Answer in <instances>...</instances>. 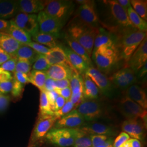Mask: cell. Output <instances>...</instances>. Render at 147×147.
Wrapping results in <instances>:
<instances>
[{
  "label": "cell",
  "mask_w": 147,
  "mask_h": 147,
  "mask_svg": "<svg viewBox=\"0 0 147 147\" xmlns=\"http://www.w3.org/2000/svg\"><path fill=\"white\" fill-rule=\"evenodd\" d=\"M146 37H147L146 32L136 29L130 30L121 33L118 45H117L120 58L127 63Z\"/></svg>",
  "instance_id": "6da1fadb"
},
{
  "label": "cell",
  "mask_w": 147,
  "mask_h": 147,
  "mask_svg": "<svg viewBox=\"0 0 147 147\" xmlns=\"http://www.w3.org/2000/svg\"><path fill=\"white\" fill-rule=\"evenodd\" d=\"M99 33L97 27L79 24H71L67 33L84 48L91 57L95 38Z\"/></svg>",
  "instance_id": "7a4b0ae2"
},
{
  "label": "cell",
  "mask_w": 147,
  "mask_h": 147,
  "mask_svg": "<svg viewBox=\"0 0 147 147\" xmlns=\"http://www.w3.org/2000/svg\"><path fill=\"white\" fill-rule=\"evenodd\" d=\"M92 53L95 63L100 71L110 70L120 58L117 45L101 47L93 51Z\"/></svg>",
  "instance_id": "3957f363"
},
{
  "label": "cell",
  "mask_w": 147,
  "mask_h": 147,
  "mask_svg": "<svg viewBox=\"0 0 147 147\" xmlns=\"http://www.w3.org/2000/svg\"><path fill=\"white\" fill-rule=\"evenodd\" d=\"M73 21L72 24L96 27L99 19L95 9L94 2L87 1L85 3L80 5Z\"/></svg>",
  "instance_id": "277c9868"
},
{
  "label": "cell",
  "mask_w": 147,
  "mask_h": 147,
  "mask_svg": "<svg viewBox=\"0 0 147 147\" xmlns=\"http://www.w3.org/2000/svg\"><path fill=\"white\" fill-rule=\"evenodd\" d=\"M73 3L70 1L51 0L45 1L43 11L48 16L63 22L71 13Z\"/></svg>",
  "instance_id": "5b68a950"
},
{
  "label": "cell",
  "mask_w": 147,
  "mask_h": 147,
  "mask_svg": "<svg viewBox=\"0 0 147 147\" xmlns=\"http://www.w3.org/2000/svg\"><path fill=\"white\" fill-rule=\"evenodd\" d=\"M119 107L126 119H141L147 125V110L127 96L125 95L121 99Z\"/></svg>",
  "instance_id": "8992f818"
},
{
  "label": "cell",
  "mask_w": 147,
  "mask_h": 147,
  "mask_svg": "<svg viewBox=\"0 0 147 147\" xmlns=\"http://www.w3.org/2000/svg\"><path fill=\"white\" fill-rule=\"evenodd\" d=\"M45 138L57 147H72L74 142V129L53 127L47 132Z\"/></svg>",
  "instance_id": "52a82bcc"
},
{
  "label": "cell",
  "mask_w": 147,
  "mask_h": 147,
  "mask_svg": "<svg viewBox=\"0 0 147 147\" xmlns=\"http://www.w3.org/2000/svg\"><path fill=\"white\" fill-rule=\"evenodd\" d=\"M57 120L58 118L55 115H39L32 133L30 144L34 145L45 138Z\"/></svg>",
  "instance_id": "ba28073f"
},
{
  "label": "cell",
  "mask_w": 147,
  "mask_h": 147,
  "mask_svg": "<svg viewBox=\"0 0 147 147\" xmlns=\"http://www.w3.org/2000/svg\"><path fill=\"white\" fill-rule=\"evenodd\" d=\"M107 5L110 13L111 18L116 24L126 31L135 28L128 17L127 11L119 5L116 0H109L104 1Z\"/></svg>",
  "instance_id": "9c48e42d"
},
{
  "label": "cell",
  "mask_w": 147,
  "mask_h": 147,
  "mask_svg": "<svg viewBox=\"0 0 147 147\" xmlns=\"http://www.w3.org/2000/svg\"><path fill=\"white\" fill-rule=\"evenodd\" d=\"M37 21L39 31L59 36V32L63 27V22L48 16L43 11H40L37 15Z\"/></svg>",
  "instance_id": "30bf717a"
},
{
  "label": "cell",
  "mask_w": 147,
  "mask_h": 147,
  "mask_svg": "<svg viewBox=\"0 0 147 147\" xmlns=\"http://www.w3.org/2000/svg\"><path fill=\"white\" fill-rule=\"evenodd\" d=\"M85 121L92 122L102 116L101 105L95 100L84 99L76 109Z\"/></svg>",
  "instance_id": "8fae6325"
},
{
  "label": "cell",
  "mask_w": 147,
  "mask_h": 147,
  "mask_svg": "<svg viewBox=\"0 0 147 147\" xmlns=\"http://www.w3.org/2000/svg\"><path fill=\"white\" fill-rule=\"evenodd\" d=\"M109 79L116 87L127 89L136 82V77L134 70L126 67L116 71Z\"/></svg>",
  "instance_id": "7c38bea8"
},
{
  "label": "cell",
  "mask_w": 147,
  "mask_h": 147,
  "mask_svg": "<svg viewBox=\"0 0 147 147\" xmlns=\"http://www.w3.org/2000/svg\"><path fill=\"white\" fill-rule=\"evenodd\" d=\"M16 26L28 33L31 36L39 31L37 15L18 13L11 20Z\"/></svg>",
  "instance_id": "4fadbf2b"
},
{
  "label": "cell",
  "mask_w": 147,
  "mask_h": 147,
  "mask_svg": "<svg viewBox=\"0 0 147 147\" xmlns=\"http://www.w3.org/2000/svg\"><path fill=\"white\" fill-rule=\"evenodd\" d=\"M147 125L141 119H126L121 124V129L134 139L142 141L145 137Z\"/></svg>",
  "instance_id": "5bb4252c"
},
{
  "label": "cell",
  "mask_w": 147,
  "mask_h": 147,
  "mask_svg": "<svg viewBox=\"0 0 147 147\" xmlns=\"http://www.w3.org/2000/svg\"><path fill=\"white\" fill-rule=\"evenodd\" d=\"M147 39L146 37L127 62V67L130 68L136 73L147 62Z\"/></svg>",
  "instance_id": "9a60e30c"
},
{
  "label": "cell",
  "mask_w": 147,
  "mask_h": 147,
  "mask_svg": "<svg viewBox=\"0 0 147 147\" xmlns=\"http://www.w3.org/2000/svg\"><path fill=\"white\" fill-rule=\"evenodd\" d=\"M84 75L88 76L102 93L109 94L112 90V85L109 78L98 69L89 67Z\"/></svg>",
  "instance_id": "2e32d148"
},
{
  "label": "cell",
  "mask_w": 147,
  "mask_h": 147,
  "mask_svg": "<svg viewBox=\"0 0 147 147\" xmlns=\"http://www.w3.org/2000/svg\"><path fill=\"white\" fill-rule=\"evenodd\" d=\"M85 121L83 117L75 109L58 119L55 123L54 127L76 129L83 126Z\"/></svg>",
  "instance_id": "e0dca14e"
},
{
  "label": "cell",
  "mask_w": 147,
  "mask_h": 147,
  "mask_svg": "<svg viewBox=\"0 0 147 147\" xmlns=\"http://www.w3.org/2000/svg\"><path fill=\"white\" fill-rule=\"evenodd\" d=\"M79 129L89 135H102L111 136L116 134L115 130L112 127L97 122L85 123Z\"/></svg>",
  "instance_id": "ac0fdd59"
},
{
  "label": "cell",
  "mask_w": 147,
  "mask_h": 147,
  "mask_svg": "<svg viewBox=\"0 0 147 147\" xmlns=\"http://www.w3.org/2000/svg\"><path fill=\"white\" fill-rule=\"evenodd\" d=\"M45 57L47 62L50 65L61 64L74 69L69 62L62 47L57 45L55 47L50 49V51L45 55Z\"/></svg>",
  "instance_id": "d6986e66"
},
{
  "label": "cell",
  "mask_w": 147,
  "mask_h": 147,
  "mask_svg": "<svg viewBox=\"0 0 147 147\" xmlns=\"http://www.w3.org/2000/svg\"><path fill=\"white\" fill-rule=\"evenodd\" d=\"M18 13L35 14L43 11L45 1L40 0H20L17 1Z\"/></svg>",
  "instance_id": "ffe728a7"
},
{
  "label": "cell",
  "mask_w": 147,
  "mask_h": 147,
  "mask_svg": "<svg viewBox=\"0 0 147 147\" xmlns=\"http://www.w3.org/2000/svg\"><path fill=\"white\" fill-rule=\"evenodd\" d=\"M74 72L77 71L74 69L61 64L50 65L49 69L45 71L47 78L55 81L66 79L69 80Z\"/></svg>",
  "instance_id": "44dd1931"
},
{
  "label": "cell",
  "mask_w": 147,
  "mask_h": 147,
  "mask_svg": "<svg viewBox=\"0 0 147 147\" xmlns=\"http://www.w3.org/2000/svg\"><path fill=\"white\" fill-rule=\"evenodd\" d=\"M62 47L73 68L80 75L82 76L84 75L86 71L89 67L87 63L78 54L74 53L70 48L64 47Z\"/></svg>",
  "instance_id": "7402d4cb"
},
{
  "label": "cell",
  "mask_w": 147,
  "mask_h": 147,
  "mask_svg": "<svg viewBox=\"0 0 147 147\" xmlns=\"http://www.w3.org/2000/svg\"><path fill=\"white\" fill-rule=\"evenodd\" d=\"M125 96L136 102L143 109H147V94L144 89L137 84H132L128 87L125 92Z\"/></svg>",
  "instance_id": "603a6c76"
},
{
  "label": "cell",
  "mask_w": 147,
  "mask_h": 147,
  "mask_svg": "<svg viewBox=\"0 0 147 147\" xmlns=\"http://www.w3.org/2000/svg\"><path fill=\"white\" fill-rule=\"evenodd\" d=\"M21 45L9 34L0 33V47L11 56L14 55Z\"/></svg>",
  "instance_id": "cb8c5ba5"
},
{
  "label": "cell",
  "mask_w": 147,
  "mask_h": 147,
  "mask_svg": "<svg viewBox=\"0 0 147 147\" xmlns=\"http://www.w3.org/2000/svg\"><path fill=\"white\" fill-rule=\"evenodd\" d=\"M18 13L17 1L0 0V19L13 18Z\"/></svg>",
  "instance_id": "d4e9b609"
},
{
  "label": "cell",
  "mask_w": 147,
  "mask_h": 147,
  "mask_svg": "<svg viewBox=\"0 0 147 147\" xmlns=\"http://www.w3.org/2000/svg\"><path fill=\"white\" fill-rule=\"evenodd\" d=\"M115 45H117L115 42L114 37L110 33L104 28H99V33L95 39L93 51L101 47H112Z\"/></svg>",
  "instance_id": "484cf974"
},
{
  "label": "cell",
  "mask_w": 147,
  "mask_h": 147,
  "mask_svg": "<svg viewBox=\"0 0 147 147\" xmlns=\"http://www.w3.org/2000/svg\"><path fill=\"white\" fill-rule=\"evenodd\" d=\"M82 77L84 81V99L87 100H96L99 96V89L88 76L84 75Z\"/></svg>",
  "instance_id": "4316f807"
},
{
  "label": "cell",
  "mask_w": 147,
  "mask_h": 147,
  "mask_svg": "<svg viewBox=\"0 0 147 147\" xmlns=\"http://www.w3.org/2000/svg\"><path fill=\"white\" fill-rule=\"evenodd\" d=\"M11 22L8 34L11 35L17 42L21 44H26L31 42V36L24 30L16 26L13 22Z\"/></svg>",
  "instance_id": "83f0119b"
},
{
  "label": "cell",
  "mask_w": 147,
  "mask_h": 147,
  "mask_svg": "<svg viewBox=\"0 0 147 147\" xmlns=\"http://www.w3.org/2000/svg\"><path fill=\"white\" fill-rule=\"evenodd\" d=\"M65 40L68 43L69 48H70L74 53L78 54L81 58H82L84 61L88 64L89 67L92 65V59L91 57L87 53L86 50L82 47L79 42H77L73 38L69 36L68 34L65 36Z\"/></svg>",
  "instance_id": "f1b7e54d"
},
{
  "label": "cell",
  "mask_w": 147,
  "mask_h": 147,
  "mask_svg": "<svg viewBox=\"0 0 147 147\" xmlns=\"http://www.w3.org/2000/svg\"><path fill=\"white\" fill-rule=\"evenodd\" d=\"M32 39L36 42L43 45L50 49L57 46L56 39L58 37L51 34L38 31L31 36Z\"/></svg>",
  "instance_id": "f546056e"
},
{
  "label": "cell",
  "mask_w": 147,
  "mask_h": 147,
  "mask_svg": "<svg viewBox=\"0 0 147 147\" xmlns=\"http://www.w3.org/2000/svg\"><path fill=\"white\" fill-rule=\"evenodd\" d=\"M29 82L31 83L40 91H44V87L47 76L45 71L32 70L28 74Z\"/></svg>",
  "instance_id": "4dcf8cb0"
},
{
  "label": "cell",
  "mask_w": 147,
  "mask_h": 147,
  "mask_svg": "<svg viewBox=\"0 0 147 147\" xmlns=\"http://www.w3.org/2000/svg\"><path fill=\"white\" fill-rule=\"evenodd\" d=\"M38 55L39 53L31 47L26 45L22 44L13 56H15L18 59H26L33 64Z\"/></svg>",
  "instance_id": "1f68e13d"
},
{
  "label": "cell",
  "mask_w": 147,
  "mask_h": 147,
  "mask_svg": "<svg viewBox=\"0 0 147 147\" xmlns=\"http://www.w3.org/2000/svg\"><path fill=\"white\" fill-rule=\"evenodd\" d=\"M73 147H93L90 135L79 128L74 129V142Z\"/></svg>",
  "instance_id": "d6a6232c"
},
{
  "label": "cell",
  "mask_w": 147,
  "mask_h": 147,
  "mask_svg": "<svg viewBox=\"0 0 147 147\" xmlns=\"http://www.w3.org/2000/svg\"><path fill=\"white\" fill-rule=\"evenodd\" d=\"M127 13L130 21L135 28L141 31L147 32V21L143 20L133 9L131 6L128 8Z\"/></svg>",
  "instance_id": "836d02e7"
},
{
  "label": "cell",
  "mask_w": 147,
  "mask_h": 147,
  "mask_svg": "<svg viewBox=\"0 0 147 147\" xmlns=\"http://www.w3.org/2000/svg\"><path fill=\"white\" fill-rule=\"evenodd\" d=\"M69 81L71 94H83L84 81L81 75L77 72H74L69 79Z\"/></svg>",
  "instance_id": "e575fe53"
},
{
  "label": "cell",
  "mask_w": 147,
  "mask_h": 147,
  "mask_svg": "<svg viewBox=\"0 0 147 147\" xmlns=\"http://www.w3.org/2000/svg\"><path fill=\"white\" fill-rule=\"evenodd\" d=\"M131 6L137 14L144 21L147 20V1L144 0H131Z\"/></svg>",
  "instance_id": "d590c367"
},
{
  "label": "cell",
  "mask_w": 147,
  "mask_h": 147,
  "mask_svg": "<svg viewBox=\"0 0 147 147\" xmlns=\"http://www.w3.org/2000/svg\"><path fill=\"white\" fill-rule=\"evenodd\" d=\"M39 115H54V112L51 109L47 93L45 91H40Z\"/></svg>",
  "instance_id": "8d00e7d4"
},
{
  "label": "cell",
  "mask_w": 147,
  "mask_h": 147,
  "mask_svg": "<svg viewBox=\"0 0 147 147\" xmlns=\"http://www.w3.org/2000/svg\"><path fill=\"white\" fill-rule=\"evenodd\" d=\"M50 65L47 62L45 55L39 54L33 63L32 68L33 70L46 71L50 68Z\"/></svg>",
  "instance_id": "74e56055"
},
{
  "label": "cell",
  "mask_w": 147,
  "mask_h": 147,
  "mask_svg": "<svg viewBox=\"0 0 147 147\" xmlns=\"http://www.w3.org/2000/svg\"><path fill=\"white\" fill-rule=\"evenodd\" d=\"M32 64L30 61L26 59H18L15 72H21L28 74L31 71Z\"/></svg>",
  "instance_id": "f35d334b"
},
{
  "label": "cell",
  "mask_w": 147,
  "mask_h": 147,
  "mask_svg": "<svg viewBox=\"0 0 147 147\" xmlns=\"http://www.w3.org/2000/svg\"><path fill=\"white\" fill-rule=\"evenodd\" d=\"M92 147H97L105 144L112 139V137L102 135H90Z\"/></svg>",
  "instance_id": "ab89813d"
},
{
  "label": "cell",
  "mask_w": 147,
  "mask_h": 147,
  "mask_svg": "<svg viewBox=\"0 0 147 147\" xmlns=\"http://www.w3.org/2000/svg\"><path fill=\"white\" fill-rule=\"evenodd\" d=\"M73 110H74L73 104L70 101V100H69L66 101L64 105L60 110L54 112V115L56 116L58 119L62 117L67 115Z\"/></svg>",
  "instance_id": "60d3db41"
},
{
  "label": "cell",
  "mask_w": 147,
  "mask_h": 147,
  "mask_svg": "<svg viewBox=\"0 0 147 147\" xmlns=\"http://www.w3.org/2000/svg\"><path fill=\"white\" fill-rule=\"evenodd\" d=\"M18 61V58L12 56L9 59L2 64L0 66V68L7 71H11L14 73L16 71V65Z\"/></svg>",
  "instance_id": "b9f144b4"
},
{
  "label": "cell",
  "mask_w": 147,
  "mask_h": 147,
  "mask_svg": "<svg viewBox=\"0 0 147 147\" xmlns=\"http://www.w3.org/2000/svg\"><path fill=\"white\" fill-rule=\"evenodd\" d=\"M25 45H26L29 47H31L39 54L46 55L50 50V48L47 47L40 44H39L38 42H31L27 43Z\"/></svg>",
  "instance_id": "7bdbcfd3"
},
{
  "label": "cell",
  "mask_w": 147,
  "mask_h": 147,
  "mask_svg": "<svg viewBox=\"0 0 147 147\" xmlns=\"http://www.w3.org/2000/svg\"><path fill=\"white\" fill-rule=\"evenodd\" d=\"M24 90V84H21L16 79L13 78V85L11 90V94L14 98H18L21 96Z\"/></svg>",
  "instance_id": "ee69618b"
},
{
  "label": "cell",
  "mask_w": 147,
  "mask_h": 147,
  "mask_svg": "<svg viewBox=\"0 0 147 147\" xmlns=\"http://www.w3.org/2000/svg\"><path fill=\"white\" fill-rule=\"evenodd\" d=\"M130 138V136L125 132H121L118 136L117 137L113 142V147H121L123 144L127 142Z\"/></svg>",
  "instance_id": "f6af8a7d"
},
{
  "label": "cell",
  "mask_w": 147,
  "mask_h": 147,
  "mask_svg": "<svg viewBox=\"0 0 147 147\" xmlns=\"http://www.w3.org/2000/svg\"><path fill=\"white\" fill-rule=\"evenodd\" d=\"M13 85V78L10 81L0 82V94L6 95L11 92Z\"/></svg>",
  "instance_id": "bcb514c9"
},
{
  "label": "cell",
  "mask_w": 147,
  "mask_h": 147,
  "mask_svg": "<svg viewBox=\"0 0 147 147\" xmlns=\"http://www.w3.org/2000/svg\"><path fill=\"white\" fill-rule=\"evenodd\" d=\"M47 95V99L49 100V104L50 105L51 109L53 112H55V103L56 99L58 98L59 95L55 91H50V92H45Z\"/></svg>",
  "instance_id": "7dc6e473"
},
{
  "label": "cell",
  "mask_w": 147,
  "mask_h": 147,
  "mask_svg": "<svg viewBox=\"0 0 147 147\" xmlns=\"http://www.w3.org/2000/svg\"><path fill=\"white\" fill-rule=\"evenodd\" d=\"M10 102V97L7 95L0 94V113L7 109Z\"/></svg>",
  "instance_id": "c3c4849f"
},
{
  "label": "cell",
  "mask_w": 147,
  "mask_h": 147,
  "mask_svg": "<svg viewBox=\"0 0 147 147\" xmlns=\"http://www.w3.org/2000/svg\"><path fill=\"white\" fill-rule=\"evenodd\" d=\"M59 96L63 97L66 101L70 100L71 95V90L69 87H67L63 89H55L54 90Z\"/></svg>",
  "instance_id": "681fc988"
},
{
  "label": "cell",
  "mask_w": 147,
  "mask_h": 147,
  "mask_svg": "<svg viewBox=\"0 0 147 147\" xmlns=\"http://www.w3.org/2000/svg\"><path fill=\"white\" fill-rule=\"evenodd\" d=\"M16 80L21 83V84H25L30 83L28 74L21 72H14V77Z\"/></svg>",
  "instance_id": "f907efd6"
},
{
  "label": "cell",
  "mask_w": 147,
  "mask_h": 147,
  "mask_svg": "<svg viewBox=\"0 0 147 147\" xmlns=\"http://www.w3.org/2000/svg\"><path fill=\"white\" fill-rule=\"evenodd\" d=\"M84 99L82 93H79L78 94H71L70 100L73 104L74 110L76 109V108L79 106Z\"/></svg>",
  "instance_id": "816d5d0a"
},
{
  "label": "cell",
  "mask_w": 147,
  "mask_h": 147,
  "mask_svg": "<svg viewBox=\"0 0 147 147\" xmlns=\"http://www.w3.org/2000/svg\"><path fill=\"white\" fill-rule=\"evenodd\" d=\"M56 88L55 86V80L47 78L45 81L44 87V91L45 92H50L53 91Z\"/></svg>",
  "instance_id": "f5cc1de1"
},
{
  "label": "cell",
  "mask_w": 147,
  "mask_h": 147,
  "mask_svg": "<svg viewBox=\"0 0 147 147\" xmlns=\"http://www.w3.org/2000/svg\"><path fill=\"white\" fill-rule=\"evenodd\" d=\"M55 89H61L70 87V81L69 79H63L55 81Z\"/></svg>",
  "instance_id": "db71d44e"
},
{
  "label": "cell",
  "mask_w": 147,
  "mask_h": 147,
  "mask_svg": "<svg viewBox=\"0 0 147 147\" xmlns=\"http://www.w3.org/2000/svg\"><path fill=\"white\" fill-rule=\"evenodd\" d=\"M10 72L3 70L0 68V82L10 81L13 79Z\"/></svg>",
  "instance_id": "11a10c76"
},
{
  "label": "cell",
  "mask_w": 147,
  "mask_h": 147,
  "mask_svg": "<svg viewBox=\"0 0 147 147\" xmlns=\"http://www.w3.org/2000/svg\"><path fill=\"white\" fill-rule=\"evenodd\" d=\"M10 25V21L0 19V33H8Z\"/></svg>",
  "instance_id": "9f6ffc18"
},
{
  "label": "cell",
  "mask_w": 147,
  "mask_h": 147,
  "mask_svg": "<svg viewBox=\"0 0 147 147\" xmlns=\"http://www.w3.org/2000/svg\"><path fill=\"white\" fill-rule=\"evenodd\" d=\"M12 56L5 52L0 47V66L5 62L7 61Z\"/></svg>",
  "instance_id": "6f0895ef"
},
{
  "label": "cell",
  "mask_w": 147,
  "mask_h": 147,
  "mask_svg": "<svg viewBox=\"0 0 147 147\" xmlns=\"http://www.w3.org/2000/svg\"><path fill=\"white\" fill-rule=\"evenodd\" d=\"M65 102L66 100H65V99L59 95L55 103V112L60 110L64 105Z\"/></svg>",
  "instance_id": "680465c9"
},
{
  "label": "cell",
  "mask_w": 147,
  "mask_h": 147,
  "mask_svg": "<svg viewBox=\"0 0 147 147\" xmlns=\"http://www.w3.org/2000/svg\"><path fill=\"white\" fill-rule=\"evenodd\" d=\"M117 2L119 5L126 11H127L128 8L131 7L130 1L129 0H118Z\"/></svg>",
  "instance_id": "91938a15"
},
{
  "label": "cell",
  "mask_w": 147,
  "mask_h": 147,
  "mask_svg": "<svg viewBox=\"0 0 147 147\" xmlns=\"http://www.w3.org/2000/svg\"><path fill=\"white\" fill-rule=\"evenodd\" d=\"M128 142H129L130 145L131 147H142L141 143L136 139L131 138L128 140Z\"/></svg>",
  "instance_id": "94428289"
},
{
  "label": "cell",
  "mask_w": 147,
  "mask_h": 147,
  "mask_svg": "<svg viewBox=\"0 0 147 147\" xmlns=\"http://www.w3.org/2000/svg\"><path fill=\"white\" fill-rule=\"evenodd\" d=\"M138 77L140 78H142L143 77L145 76L147 72V62L145 63V64L142 67L141 69L138 71Z\"/></svg>",
  "instance_id": "6125c7cd"
},
{
  "label": "cell",
  "mask_w": 147,
  "mask_h": 147,
  "mask_svg": "<svg viewBox=\"0 0 147 147\" xmlns=\"http://www.w3.org/2000/svg\"><path fill=\"white\" fill-rule=\"evenodd\" d=\"M112 142H113V139L112 138L109 142L105 143V144H103V145H101V146L97 147H113Z\"/></svg>",
  "instance_id": "be15d7a7"
},
{
  "label": "cell",
  "mask_w": 147,
  "mask_h": 147,
  "mask_svg": "<svg viewBox=\"0 0 147 147\" xmlns=\"http://www.w3.org/2000/svg\"><path fill=\"white\" fill-rule=\"evenodd\" d=\"M121 147H131L129 142H128V141L127 142H125L124 144H123Z\"/></svg>",
  "instance_id": "e7e4bbea"
},
{
  "label": "cell",
  "mask_w": 147,
  "mask_h": 147,
  "mask_svg": "<svg viewBox=\"0 0 147 147\" xmlns=\"http://www.w3.org/2000/svg\"><path fill=\"white\" fill-rule=\"evenodd\" d=\"M28 147H34V145H32V144H30V146H28Z\"/></svg>",
  "instance_id": "03108f58"
}]
</instances>
